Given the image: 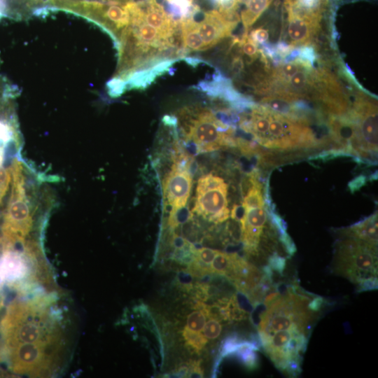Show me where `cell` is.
<instances>
[{
    "label": "cell",
    "mask_w": 378,
    "mask_h": 378,
    "mask_svg": "<svg viewBox=\"0 0 378 378\" xmlns=\"http://www.w3.org/2000/svg\"><path fill=\"white\" fill-rule=\"evenodd\" d=\"M10 172L13 176L12 190L2 225L4 251L11 250L18 244H23L32 223L22 167L19 161L13 162Z\"/></svg>",
    "instance_id": "6da1fadb"
},
{
    "label": "cell",
    "mask_w": 378,
    "mask_h": 378,
    "mask_svg": "<svg viewBox=\"0 0 378 378\" xmlns=\"http://www.w3.org/2000/svg\"><path fill=\"white\" fill-rule=\"evenodd\" d=\"M322 76L308 59L298 57L281 64L270 80L272 96L290 101L307 97L323 80Z\"/></svg>",
    "instance_id": "7a4b0ae2"
},
{
    "label": "cell",
    "mask_w": 378,
    "mask_h": 378,
    "mask_svg": "<svg viewBox=\"0 0 378 378\" xmlns=\"http://www.w3.org/2000/svg\"><path fill=\"white\" fill-rule=\"evenodd\" d=\"M186 139L192 143L197 153H209L235 144L234 128L220 120L206 108L192 110Z\"/></svg>",
    "instance_id": "3957f363"
},
{
    "label": "cell",
    "mask_w": 378,
    "mask_h": 378,
    "mask_svg": "<svg viewBox=\"0 0 378 378\" xmlns=\"http://www.w3.org/2000/svg\"><path fill=\"white\" fill-rule=\"evenodd\" d=\"M377 248L350 237L341 241L335 257V272L356 284L377 276Z\"/></svg>",
    "instance_id": "277c9868"
},
{
    "label": "cell",
    "mask_w": 378,
    "mask_h": 378,
    "mask_svg": "<svg viewBox=\"0 0 378 378\" xmlns=\"http://www.w3.org/2000/svg\"><path fill=\"white\" fill-rule=\"evenodd\" d=\"M227 195V185L222 178L204 175L197 181L192 211L210 222L223 223L230 216Z\"/></svg>",
    "instance_id": "5b68a950"
},
{
    "label": "cell",
    "mask_w": 378,
    "mask_h": 378,
    "mask_svg": "<svg viewBox=\"0 0 378 378\" xmlns=\"http://www.w3.org/2000/svg\"><path fill=\"white\" fill-rule=\"evenodd\" d=\"M191 160L177 147L174 164L162 181L164 196L170 208L169 216L182 210L187 204L192 188Z\"/></svg>",
    "instance_id": "8992f818"
},
{
    "label": "cell",
    "mask_w": 378,
    "mask_h": 378,
    "mask_svg": "<svg viewBox=\"0 0 378 378\" xmlns=\"http://www.w3.org/2000/svg\"><path fill=\"white\" fill-rule=\"evenodd\" d=\"M351 117L355 123L353 153L363 157L377 153V105L366 98H359L355 102Z\"/></svg>",
    "instance_id": "52a82bcc"
},
{
    "label": "cell",
    "mask_w": 378,
    "mask_h": 378,
    "mask_svg": "<svg viewBox=\"0 0 378 378\" xmlns=\"http://www.w3.org/2000/svg\"><path fill=\"white\" fill-rule=\"evenodd\" d=\"M287 12V35L293 46H306L319 29L321 8H304L295 0L285 1Z\"/></svg>",
    "instance_id": "ba28073f"
},
{
    "label": "cell",
    "mask_w": 378,
    "mask_h": 378,
    "mask_svg": "<svg viewBox=\"0 0 378 378\" xmlns=\"http://www.w3.org/2000/svg\"><path fill=\"white\" fill-rule=\"evenodd\" d=\"M195 22L206 50L230 36L239 22V18L229 17L217 10H212L204 13L201 21Z\"/></svg>",
    "instance_id": "9c48e42d"
},
{
    "label": "cell",
    "mask_w": 378,
    "mask_h": 378,
    "mask_svg": "<svg viewBox=\"0 0 378 378\" xmlns=\"http://www.w3.org/2000/svg\"><path fill=\"white\" fill-rule=\"evenodd\" d=\"M241 206L244 214L239 220L241 238L245 251L252 254L257 251L263 227L267 221V211L265 206Z\"/></svg>",
    "instance_id": "30bf717a"
},
{
    "label": "cell",
    "mask_w": 378,
    "mask_h": 378,
    "mask_svg": "<svg viewBox=\"0 0 378 378\" xmlns=\"http://www.w3.org/2000/svg\"><path fill=\"white\" fill-rule=\"evenodd\" d=\"M0 272L4 281L14 283L26 275L27 266L18 252L6 250L0 259Z\"/></svg>",
    "instance_id": "8fae6325"
},
{
    "label": "cell",
    "mask_w": 378,
    "mask_h": 378,
    "mask_svg": "<svg viewBox=\"0 0 378 378\" xmlns=\"http://www.w3.org/2000/svg\"><path fill=\"white\" fill-rule=\"evenodd\" d=\"M344 232L350 238L377 247V213L355 223Z\"/></svg>",
    "instance_id": "7c38bea8"
},
{
    "label": "cell",
    "mask_w": 378,
    "mask_h": 378,
    "mask_svg": "<svg viewBox=\"0 0 378 378\" xmlns=\"http://www.w3.org/2000/svg\"><path fill=\"white\" fill-rule=\"evenodd\" d=\"M272 1V0H246L245 8L241 14V20L245 31H247L255 23Z\"/></svg>",
    "instance_id": "4fadbf2b"
},
{
    "label": "cell",
    "mask_w": 378,
    "mask_h": 378,
    "mask_svg": "<svg viewBox=\"0 0 378 378\" xmlns=\"http://www.w3.org/2000/svg\"><path fill=\"white\" fill-rule=\"evenodd\" d=\"M233 253L218 251L210 264L212 274L223 275L225 276L231 268Z\"/></svg>",
    "instance_id": "5bb4252c"
},
{
    "label": "cell",
    "mask_w": 378,
    "mask_h": 378,
    "mask_svg": "<svg viewBox=\"0 0 378 378\" xmlns=\"http://www.w3.org/2000/svg\"><path fill=\"white\" fill-rule=\"evenodd\" d=\"M183 336L189 347L192 348L197 353L202 350L207 342V340L204 335L188 327L184 328Z\"/></svg>",
    "instance_id": "9a60e30c"
},
{
    "label": "cell",
    "mask_w": 378,
    "mask_h": 378,
    "mask_svg": "<svg viewBox=\"0 0 378 378\" xmlns=\"http://www.w3.org/2000/svg\"><path fill=\"white\" fill-rule=\"evenodd\" d=\"M220 13L232 18H238L236 10L241 0H210Z\"/></svg>",
    "instance_id": "2e32d148"
},
{
    "label": "cell",
    "mask_w": 378,
    "mask_h": 378,
    "mask_svg": "<svg viewBox=\"0 0 378 378\" xmlns=\"http://www.w3.org/2000/svg\"><path fill=\"white\" fill-rule=\"evenodd\" d=\"M241 342L242 340L236 335H231L226 337L221 345L220 358L233 355Z\"/></svg>",
    "instance_id": "e0dca14e"
},
{
    "label": "cell",
    "mask_w": 378,
    "mask_h": 378,
    "mask_svg": "<svg viewBox=\"0 0 378 378\" xmlns=\"http://www.w3.org/2000/svg\"><path fill=\"white\" fill-rule=\"evenodd\" d=\"M206 316L201 310L195 311L188 316L187 327L192 330L200 332L205 324Z\"/></svg>",
    "instance_id": "ac0fdd59"
},
{
    "label": "cell",
    "mask_w": 378,
    "mask_h": 378,
    "mask_svg": "<svg viewBox=\"0 0 378 378\" xmlns=\"http://www.w3.org/2000/svg\"><path fill=\"white\" fill-rule=\"evenodd\" d=\"M188 270L190 274L196 277H202L206 274H212L210 269V265L204 264L195 256L188 264Z\"/></svg>",
    "instance_id": "d6986e66"
},
{
    "label": "cell",
    "mask_w": 378,
    "mask_h": 378,
    "mask_svg": "<svg viewBox=\"0 0 378 378\" xmlns=\"http://www.w3.org/2000/svg\"><path fill=\"white\" fill-rule=\"evenodd\" d=\"M203 332L208 339H216L218 337L222 331V325L220 321L216 318H211L203 328Z\"/></svg>",
    "instance_id": "ffe728a7"
},
{
    "label": "cell",
    "mask_w": 378,
    "mask_h": 378,
    "mask_svg": "<svg viewBox=\"0 0 378 378\" xmlns=\"http://www.w3.org/2000/svg\"><path fill=\"white\" fill-rule=\"evenodd\" d=\"M11 172L3 167H0V206L6 195L11 181Z\"/></svg>",
    "instance_id": "44dd1931"
},
{
    "label": "cell",
    "mask_w": 378,
    "mask_h": 378,
    "mask_svg": "<svg viewBox=\"0 0 378 378\" xmlns=\"http://www.w3.org/2000/svg\"><path fill=\"white\" fill-rule=\"evenodd\" d=\"M218 251L209 248H201L196 250L195 256L206 265H210Z\"/></svg>",
    "instance_id": "7402d4cb"
},
{
    "label": "cell",
    "mask_w": 378,
    "mask_h": 378,
    "mask_svg": "<svg viewBox=\"0 0 378 378\" xmlns=\"http://www.w3.org/2000/svg\"><path fill=\"white\" fill-rule=\"evenodd\" d=\"M268 266L272 270L282 274L286 267V259L275 253L269 258Z\"/></svg>",
    "instance_id": "603a6c76"
},
{
    "label": "cell",
    "mask_w": 378,
    "mask_h": 378,
    "mask_svg": "<svg viewBox=\"0 0 378 378\" xmlns=\"http://www.w3.org/2000/svg\"><path fill=\"white\" fill-rule=\"evenodd\" d=\"M358 291H366L377 288V277L372 276L365 279L358 284Z\"/></svg>",
    "instance_id": "cb8c5ba5"
},
{
    "label": "cell",
    "mask_w": 378,
    "mask_h": 378,
    "mask_svg": "<svg viewBox=\"0 0 378 378\" xmlns=\"http://www.w3.org/2000/svg\"><path fill=\"white\" fill-rule=\"evenodd\" d=\"M248 36L256 43H262L267 40L268 32L264 29L259 28L252 31Z\"/></svg>",
    "instance_id": "d4e9b609"
},
{
    "label": "cell",
    "mask_w": 378,
    "mask_h": 378,
    "mask_svg": "<svg viewBox=\"0 0 378 378\" xmlns=\"http://www.w3.org/2000/svg\"><path fill=\"white\" fill-rule=\"evenodd\" d=\"M188 377H202L204 374L200 368V362L193 361L190 364V367L188 368Z\"/></svg>",
    "instance_id": "484cf974"
},
{
    "label": "cell",
    "mask_w": 378,
    "mask_h": 378,
    "mask_svg": "<svg viewBox=\"0 0 378 378\" xmlns=\"http://www.w3.org/2000/svg\"><path fill=\"white\" fill-rule=\"evenodd\" d=\"M365 178L363 175H360L352 180L348 185L351 192H356L364 186L366 181Z\"/></svg>",
    "instance_id": "4316f807"
},
{
    "label": "cell",
    "mask_w": 378,
    "mask_h": 378,
    "mask_svg": "<svg viewBox=\"0 0 378 378\" xmlns=\"http://www.w3.org/2000/svg\"><path fill=\"white\" fill-rule=\"evenodd\" d=\"M300 6L311 9L321 8V0H295Z\"/></svg>",
    "instance_id": "83f0119b"
},
{
    "label": "cell",
    "mask_w": 378,
    "mask_h": 378,
    "mask_svg": "<svg viewBox=\"0 0 378 378\" xmlns=\"http://www.w3.org/2000/svg\"><path fill=\"white\" fill-rule=\"evenodd\" d=\"M10 14L8 0H0V20Z\"/></svg>",
    "instance_id": "f1b7e54d"
},
{
    "label": "cell",
    "mask_w": 378,
    "mask_h": 378,
    "mask_svg": "<svg viewBox=\"0 0 378 378\" xmlns=\"http://www.w3.org/2000/svg\"><path fill=\"white\" fill-rule=\"evenodd\" d=\"M4 158V148L0 145V167H1Z\"/></svg>",
    "instance_id": "f546056e"
},
{
    "label": "cell",
    "mask_w": 378,
    "mask_h": 378,
    "mask_svg": "<svg viewBox=\"0 0 378 378\" xmlns=\"http://www.w3.org/2000/svg\"><path fill=\"white\" fill-rule=\"evenodd\" d=\"M4 279L1 274V272H0V288H1V286H3V284L4 282Z\"/></svg>",
    "instance_id": "4dcf8cb0"
},
{
    "label": "cell",
    "mask_w": 378,
    "mask_h": 378,
    "mask_svg": "<svg viewBox=\"0 0 378 378\" xmlns=\"http://www.w3.org/2000/svg\"><path fill=\"white\" fill-rule=\"evenodd\" d=\"M70 1H108V0H70ZM47 4H48V1H47Z\"/></svg>",
    "instance_id": "1f68e13d"
}]
</instances>
